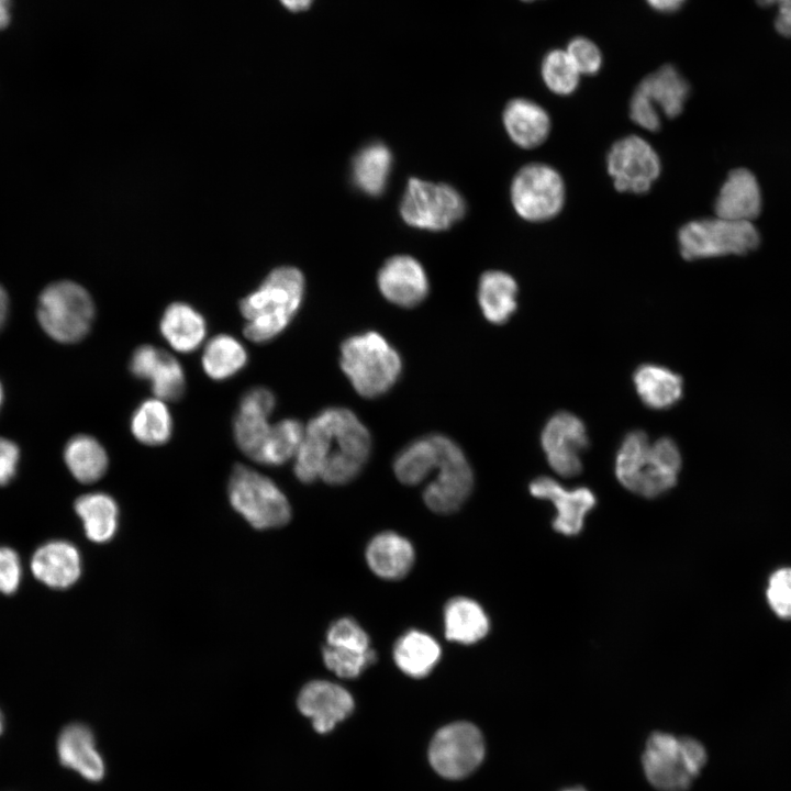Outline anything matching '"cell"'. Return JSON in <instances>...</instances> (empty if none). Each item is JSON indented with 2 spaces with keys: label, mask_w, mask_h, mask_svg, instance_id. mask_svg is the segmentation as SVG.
Returning <instances> with one entry per match:
<instances>
[{
  "label": "cell",
  "mask_w": 791,
  "mask_h": 791,
  "mask_svg": "<svg viewBox=\"0 0 791 791\" xmlns=\"http://www.w3.org/2000/svg\"><path fill=\"white\" fill-rule=\"evenodd\" d=\"M370 447L368 430L352 411L325 409L304 427L294 457V475L304 483L316 479L330 484L347 483L360 472Z\"/></svg>",
  "instance_id": "obj_1"
},
{
  "label": "cell",
  "mask_w": 791,
  "mask_h": 791,
  "mask_svg": "<svg viewBox=\"0 0 791 791\" xmlns=\"http://www.w3.org/2000/svg\"><path fill=\"white\" fill-rule=\"evenodd\" d=\"M304 277L292 266L272 269L260 286L243 298L244 335L254 343L278 336L297 314L304 296Z\"/></svg>",
  "instance_id": "obj_2"
},
{
  "label": "cell",
  "mask_w": 791,
  "mask_h": 791,
  "mask_svg": "<svg viewBox=\"0 0 791 791\" xmlns=\"http://www.w3.org/2000/svg\"><path fill=\"white\" fill-rule=\"evenodd\" d=\"M708 759L705 747L695 738L654 732L642 756L649 783L659 791H686Z\"/></svg>",
  "instance_id": "obj_3"
},
{
  "label": "cell",
  "mask_w": 791,
  "mask_h": 791,
  "mask_svg": "<svg viewBox=\"0 0 791 791\" xmlns=\"http://www.w3.org/2000/svg\"><path fill=\"white\" fill-rule=\"evenodd\" d=\"M339 363L356 392L365 398L386 393L396 383L402 368L398 352L375 332L344 341Z\"/></svg>",
  "instance_id": "obj_4"
},
{
  "label": "cell",
  "mask_w": 791,
  "mask_h": 791,
  "mask_svg": "<svg viewBox=\"0 0 791 791\" xmlns=\"http://www.w3.org/2000/svg\"><path fill=\"white\" fill-rule=\"evenodd\" d=\"M36 314L48 336L59 343L73 344L89 333L94 319V303L79 283L59 280L43 289Z\"/></svg>",
  "instance_id": "obj_5"
},
{
  "label": "cell",
  "mask_w": 791,
  "mask_h": 791,
  "mask_svg": "<svg viewBox=\"0 0 791 791\" xmlns=\"http://www.w3.org/2000/svg\"><path fill=\"white\" fill-rule=\"evenodd\" d=\"M227 493L234 510L257 530L280 527L291 517L288 499L278 486L244 465L234 466Z\"/></svg>",
  "instance_id": "obj_6"
},
{
  "label": "cell",
  "mask_w": 791,
  "mask_h": 791,
  "mask_svg": "<svg viewBox=\"0 0 791 791\" xmlns=\"http://www.w3.org/2000/svg\"><path fill=\"white\" fill-rule=\"evenodd\" d=\"M759 241L751 222L718 216L690 221L678 232L679 250L687 260L745 255L756 249Z\"/></svg>",
  "instance_id": "obj_7"
},
{
  "label": "cell",
  "mask_w": 791,
  "mask_h": 791,
  "mask_svg": "<svg viewBox=\"0 0 791 791\" xmlns=\"http://www.w3.org/2000/svg\"><path fill=\"white\" fill-rule=\"evenodd\" d=\"M465 212L466 202L455 188L419 178L409 179L400 203L406 224L428 231L448 230Z\"/></svg>",
  "instance_id": "obj_8"
},
{
  "label": "cell",
  "mask_w": 791,
  "mask_h": 791,
  "mask_svg": "<svg viewBox=\"0 0 791 791\" xmlns=\"http://www.w3.org/2000/svg\"><path fill=\"white\" fill-rule=\"evenodd\" d=\"M486 744L479 728L469 722L441 727L428 747V760L436 773L447 780H461L483 761Z\"/></svg>",
  "instance_id": "obj_9"
},
{
  "label": "cell",
  "mask_w": 791,
  "mask_h": 791,
  "mask_svg": "<svg viewBox=\"0 0 791 791\" xmlns=\"http://www.w3.org/2000/svg\"><path fill=\"white\" fill-rule=\"evenodd\" d=\"M511 201L516 213L531 222L555 218L565 203V185L553 167L533 163L522 167L511 183Z\"/></svg>",
  "instance_id": "obj_10"
},
{
  "label": "cell",
  "mask_w": 791,
  "mask_h": 791,
  "mask_svg": "<svg viewBox=\"0 0 791 791\" xmlns=\"http://www.w3.org/2000/svg\"><path fill=\"white\" fill-rule=\"evenodd\" d=\"M438 461L436 478L426 486L423 499L428 509L448 514L457 511L471 493L474 474L460 447L437 434Z\"/></svg>",
  "instance_id": "obj_11"
},
{
  "label": "cell",
  "mask_w": 791,
  "mask_h": 791,
  "mask_svg": "<svg viewBox=\"0 0 791 791\" xmlns=\"http://www.w3.org/2000/svg\"><path fill=\"white\" fill-rule=\"evenodd\" d=\"M608 172L617 191L642 194L660 175V159L651 145L637 135L616 141L606 157Z\"/></svg>",
  "instance_id": "obj_12"
},
{
  "label": "cell",
  "mask_w": 791,
  "mask_h": 791,
  "mask_svg": "<svg viewBox=\"0 0 791 791\" xmlns=\"http://www.w3.org/2000/svg\"><path fill=\"white\" fill-rule=\"evenodd\" d=\"M542 448L550 468L569 478L581 472V454L589 446L583 422L569 412L554 414L545 424L541 435Z\"/></svg>",
  "instance_id": "obj_13"
},
{
  "label": "cell",
  "mask_w": 791,
  "mask_h": 791,
  "mask_svg": "<svg viewBox=\"0 0 791 791\" xmlns=\"http://www.w3.org/2000/svg\"><path fill=\"white\" fill-rule=\"evenodd\" d=\"M129 369L151 382L152 391L163 401H177L185 392L186 378L180 363L168 352L144 344L132 353Z\"/></svg>",
  "instance_id": "obj_14"
},
{
  "label": "cell",
  "mask_w": 791,
  "mask_h": 791,
  "mask_svg": "<svg viewBox=\"0 0 791 791\" xmlns=\"http://www.w3.org/2000/svg\"><path fill=\"white\" fill-rule=\"evenodd\" d=\"M275 405L274 393L265 387L250 388L239 399L233 420V435L237 447L253 460L270 431L268 417Z\"/></svg>",
  "instance_id": "obj_15"
},
{
  "label": "cell",
  "mask_w": 791,
  "mask_h": 791,
  "mask_svg": "<svg viewBox=\"0 0 791 791\" xmlns=\"http://www.w3.org/2000/svg\"><path fill=\"white\" fill-rule=\"evenodd\" d=\"M297 704L320 734L334 729L354 710L352 694L343 687L325 680L307 683L298 695Z\"/></svg>",
  "instance_id": "obj_16"
},
{
  "label": "cell",
  "mask_w": 791,
  "mask_h": 791,
  "mask_svg": "<svg viewBox=\"0 0 791 791\" xmlns=\"http://www.w3.org/2000/svg\"><path fill=\"white\" fill-rule=\"evenodd\" d=\"M530 492L537 499L549 500L557 510L554 528L564 535H576L587 513L595 505V497L584 487L567 490L549 477H537L530 483Z\"/></svg>",
  "instance_id": "obj_17"
},
{
  "label": "cell",
  "mask_w": 791,
  "mask_h": 791,
  "mask_svg": "<svg viewBox=\"0 0 791 791\" xmlns=\"http://www.w3.org/2000/svg\"><path fill=\"white\" fill-rule=\"evenodd\" d=\"M378 287L390 302L413 308L421 303L428 292V280L422 265L408 255L389 258L378 272Z\"/></svg>",
  "instance_id": "obj_18"
},
{
  "label": "cell",
  "mask_w": 791,
  "mask_h": 791,
  "mask_svg": "<svg viewBox=\"0 0 791 791\" xmlns=\"http://www.w3.org/2000/svg\"><path fill=\"white\" fill-rule=\"evenodd\" d=\"M31 571L49 588H69L77 582L81 573L80 554L69 542H47L34 552Z\"/></svg>",
  "instance_id": "obj_19"
},
{
  "label": "cell",
  "mask_w": 791,
  "mask_h": 791,
  "mask_svg": "<svg viewBox=\"0 0 791 791\" xmlns=\"http://www.w3.org/2000/svg\"><path fill=\"white\" fill-rule=\"evenodd\" d=\"M57 754L63 766L73 769L86 780L98 782L103 779L104 761L88 726L73 723L64 727L57 739Z\"/></svg>",
  "instance_id": "obj_20"
},
{
  "label": "cell",
  "mask_w": 791,
  "mask_h": 791,
  "mask_svg": "<svg viewBox=\"0 0 791 791\" xmlns=\"http://www.w3.org/2000/svg\"><path fill=\"white\" fill-rule=\"evenodd\" d=\"M681 463L676 442L670 437L658 438L651 443L649 458L632 492L648 499L661 495L677 483Z\"/></svg>",
  "instance_id": "obj_21"
},
{
  "label": "cell",
  "mask_w": 791,
  "mask_h": 791,
  "mask_svg": "<svg viewBox=\"0 0 791 791\" xmlns=\"http://www.w3.org/2000/svg\"><path fill=\"white\" fill-rule=\"evenodd\" d=\"M718 218L751 222L761 210L760 188L756 177L745 168L732 170L714 203Z\"/></svg>",
  "instance_id": "obj_22"
},
{
  "label": "cell",
  "mask_w": 791,
  "mask_h": 791,
  "mask_svg": "<svg viewBox=\"0 0 791 791\" xmlns=\"http://www.w3.org/2000/svg\"><path fill=\"white\" fill-rule=\"evenodd\" d=\"M503 125L510 138L520 147L531 149L543 144L550 132V119L536 102L516 98L503 111Z\"/></svg>",
  "instance_id": "obj_23"
},
{
  "label": "cell",
  "mask_w": 791,
  "mask_h": 791,
  "mask_svg": "<svg viewBox=\"0 0 791 791\" xmlns=\"http://www.w3.org/2000/svg\"><path fill=\"white\" fill-rule=\"evenodd\" d=\"M159 330L167 343L177 352L198 349L207 335L203 315L186 302L169 304L159 321Z\"/></svg>",
  "instance_id": "obj_24"
},
{
  "label": "cell",
  "mask_w": 791,
  "mask_h": 791,
  "mask_svg": "<svg viewBox=\"0 0 791 791\" xmlns=\"http://www.w3.org/2000/svg\"><path fill=\"white\" fill-rule=\"evenodd\" d=\"M366 559L377 576L397 580L410 571L414 562V549L406 538L393 532H385L370 541Z\"/></svg>",
  "instance_id": "obj_25"
},
{
  "label": "cell",
  "mask_w": 791,
  "mask_h": 791,
  "mask_svg": "<svg viewBox=\"0 0 791 791\" xmlns=\"http://www.w3.org/2000/svg\"><path fill=\"white\" fill-rule=\"evenodd\" d=\"M633 382L643 403L654 410L669 409L683 394L682 378L655 364L640 365L633 375Z\"/></svg>",
  "instance_id": "obj_26"
},
{
  "label": "cell",
  "mask_w": 791,
  "mask_h": 791,
  "mask_svg": "<svg viewBox=\"0 0 791 791\" xmlns=\"http://www.w3.org/2000/svg\"><path fill=\"white\" fill-rule=\"evenodd\" d=\"M667 118L678 116L689 97L690 86L672 65L666 64L646 76L637 86Z\"/></svg>",
  "instance_id": "obj_27"
},
{
  "label": "cell",
  "mask_w": 791,
  "mask_h": 791,
  "mask_svg": "<svg viewBox=\"0 0 791 791\" xmlns=\"http://www.w3.org/2000/svg\"><path fill=\"white\" fill-rule=\"evenodd\" d=\"M517 285L514 278L500 270L482 274L478 286V301L483 316L493 324L505 323L516 310Z\"/></svg>",
  "instance_id": "obj_28"
},
{
  "label": "cell",
  "mask_w": 791,
  "mask_h": 791,
  "mask_svg": "<svg viewBox=\"0 0 791 791\" xmlns=\"http://www.w3.org/2000/svg\"><path fill=\"white\" fill-rule=\"evenodd\" d=\"M444 626L447 639L468 645L488 634L489 619L476 601L458 597L449 600L445 606Z\"/></svg>",
  "instance_id": "obj_29"
},
{
  "label": "cell",
  "mask_w": 791,
  "mask_h": 791,
  "mask_svg": "<svg viewBox=\"0 0 791 791\" xmlns=\"http://www.w3.org/2000/svg\"><path fill=\"white\" fill-rule=\"evenodd\" d=\"M75 511L91 542L105 543L115 535L119 508L111 495L103 492L80 495L75 502Z\"/></svg>",
  "instance_id": "obj_30"
},
{
  "label": "cell",
  "mask_w": 791,
  "mask_h": 791,
  "mask_svg": "<svg viewBox=\"0 0 791 791\" xmlns=\"http://www.w3.org/2000/svg\"><path fill=\"white\" fill-rule=\"evenodd\" d=\"M391 167L390 149L381 142H372L355 155L352 180L361 192L377 197L386 189Z\"/></svg>",
  "instance_id": "obj_31"
},
{
  "label": "cell",
  "mask_w": 791,
  "mask_h": 791,
  "mask_svg": "<svg viewBox=\"0 0 791 791\" xmlns=\"http://www.w3.org/2000/svg\"><path fill=\"white\" fill-rule=\"evenodd\" d=\"M441 657V647L430 635L412 630L396 643L393 658L397 666L412 678L427 676Z\"/></svg>",
  "instance_id": "obj_32"
},
{
  "label": "cell",
  "mask_w": 791,
  "mask_h": 791,
  "mask_svg": "<svg viewBox=\"0 0 791 791\" xmlns=\"http://www.w3.org/2000/svg\"><path fill=\"white\" fill-rule=\"evenodd\" d=\"M64 460L70 474L82 483L98 481L109 465L104 447L97 438L86 434H78L67 442Z\"/></svg>",
  "instance_id": "obj_33"
},
{
  "label": "cell",
  "mask_w": 791,
  "mask_h": 791,
  "mask_svg": "<svg viewBox=\"0 0 791 791\" xmlns=\"http://www.w3.org/2000/svg\"><path fill=\"white\" fill-rule=\"evenodd\" d=\"M248 355L244 345L234 336L219 334L204 346L202 367L209 378L222 381L242 370L247 364Z\"/></svg>",
  "instance_id": "obj_34"
},
{
  "label": "cell",
  "mask_w": 791,
  "mask_h": 791,
  "mask_svg": "<svg viewBox=\"0 0 791 791\" xmlns=\"http://www.w3.org/2000/svg\"><path fill=\"white\" fill-rule=\"evenodd\" d=\"M438 461L437 434L413 441L396 457L393 469L397 478L404 484H417L423 481Z\"/></svg>",
  "instance_id": "obj_35"
},
{
  "label": "cell",
  "mask_w": 791,
  "mask_h": 791,
  "mask_svg": "<svg viewBox=\"0 0 791 791\" xmlns=\"http://www.w3.org/2000/svg\"><path fill=\"white\" fill-rule=\"evenodd\" d=\"M131 432L144 445L167 443L172 433V419L165 401L156 398L140 403L131 417Z\"/></svg>",
  "instance_id": "obj_36"
},
{
  "label": "cell",
  "mask_w": 791,
  "mask_h": 791,
  "mask_svg": "<svg viewBox=\"0 0 791 791\" xmlns=\"http://www.w3.org/2000/svg\"><path fill=\"white\" fill-rule=\"evenodd\" d=\"M304 435V426L294 419H286L271 425L255 459L267 466H279L296 457Z\"/></svg>",
  "instance_id": "obj_37"
},
{
  "label": "cell",
  "mask_w": 791,
  "mask_h": 791,
  "mask_svg": "<svg viewBox=\"0 0 791 791\" xmlns=\"http://www.w3.org/2000/svg\"><path fill=\"white\" fill-rule=\"evenodd\" d=\"M651 442L643 431H632L622 441L615 458V476L632 492L635 481L648 460Z\"/></svg>",
  "instance_id": "obj_38"
},
{
  "label": "cell",
  "mask_w": 791,
  "mask_h": 791,
  "mask_svg": "<svg viewBox=\"0 0 791 791\" xmlns=\"http://www.w3.org/2000/svg\"><path fill=\"white\" fill-rule=\"evenodd\" d=\"M541 74L546 87L556 94L568 96L578 88L580 73L566 51L548 52L542 62Z\"/></svg>",
  "instance_id": "obj_39"
},
{
  "label": "cell",
  "mask_w": 791,
  "mask_h": 791,
  "mask_svg": "<svg viewBox=\"0 0 791 791\" xmlns=\"http://www.w3.org/2000/svg\"><path fill=\"white\" fill-rule=\"evenodd\" d=\"M322 653L326 667L343 678L358 677L376 660V654L372 649L357 651L326 644Z\"/></svg>",
  "instance_id": "obj_40"
},
{
  "label": "cell",
  "mask_w": 791,
  "mask_h": 791,
  "mask_svg": "<svg viewBox=\"0 0 791 791\" xmlns=\"http://www.w3.org/2000/svg\"><path fill=\"white\" fill-rule=\"evenodd\" d=\"M767 602L782 620H791V567L775 570L766 588Z\"/></svg>",
  "instance_id": "obj_41"
},
{
  "label": "cell",
  "mask_w": 791,
  "mask_h": 791,
  "mask_svg": "<svg viewBox=\"0 0 791 791\" xmlns=\"http://www.w3.org/2000/svg\"><path fill=\"white\" fill-rule=\"evenodd\" d=\"M327 645L366 651L370 649L369 637L360 625L349 617L334 622L327 631Z\"/></svg>",
  "instance_id": "obj_42"
},
{
  "label": "cell",
  "mask_w": 791,
  "mask_h": 791,
  "mask_svg": "<svg viewBox=\"0 0 791 791\" xmlns=\"http://www.w3.org/2000/svg\"><path fill=\"white\" fill-rule=\"evenodd\" d=\"M580 75H594L602 66V54L589 38H572L565 49Z\"/></svg>",
  "instance_id": "obj_43"
},
{
  "label": "cell",
  "mask_w": 791,
  "mask_h": 791,
  "mask_svg": "<svg viewBox=\"0 0 791 791\" xmlns=\"http://www.w3.org/2000/svg\"><path fill=\"white\" fill-rule=\"evenodd\" d=\"M630 118L638 126L656 132L660 127V115L646 93L636 87L630 102Z\"/></svg>",
  "instance_id": "obj_44"
},
{
  "label": "cell",
  "mask_w": 791,
  "mask_h": 791,
  "mask_svg": "<svg viewBox=\"0 0 791 791\" xmlns=\"http://www.w3.org/2000/svg\"><path fill=\"white\" fill-rule=\"evenodd\" d=\"M22 567L19 555L10 547L0 546V592L11 594L19 588Z\"/></svg>",
  "instance_id": "obj_45"
},
{
  "label": "cell",
  "mask_w": 791,
  "mask_h": 791,
  "mask_svg": "<svg viewBox=\"0 0 791 791\" xmlns=\"http://www.w3.org/2000/svg\"><path fill=\"white\" fill-rule=\"evenodd\" d=\"M20 449L11 439L0 437V486L8 484L15 476Z\"/></svg>",
  "instance_id": "obj_46"
},
{
  "label": "cell",
  "mask_w": 791,
  "mask_h": 791,
  "mask_svg": "<svg viewBox=\"0 0 791 791\" xmlns=\"http://www.w3.org/2000/svg\"><path fill=\"white\" fill-rule=\"evenodd\" d=\"M762 8L777 7L775 18L776 31L786 37H791V0H756Z\"/></svg>",
  "instance_id": "obj_47"
},
{
  "label": "cell",
  "mask_w": 791,
  "mask_h": 791,
  "mask_svg": "<svg viewBox=\"0 0 791 791\" xmlns=\"http://www.w3.org/2000/svg\"><path fill=\"white\" fill-rule=\"evenodd\" d=\"M646 2L659 12H673L680 9L686 0H646Z\"/></svg>",
  "instance_id": "obj_48"
},
{
  "label": "cell",
  "mask_w": 791,
  "mask_h": 791,
  "mask_svg": "<svg viewBox=\"0 0 791 791\" xmlns=\"http://www.w3.org/2000/svg\"><path fill=\"white\" fill-rule=\"evenodd\" d=\"M9 314V297L5 289L0 285V331L4 326Z\"/></svg>",
  "instance_id": "obj_49"
},
{
  "label": "cell",
  "mask_w": 791,
  "mask_h": 791,
  "mask_svg": "<svg viewBox=\"0 0 791 791\" xmlns=\"http://www.w3.org/2000/svg\"><path fill=\"white\" fill-rule=\"evenodd\" d=\"M314 0H280V2L290 11L299 12L307 10Z\"/></svg>",
  "instance_id": "obj_50"
},
{
  "label": "cell",
  "mask_w": 791,
  "mask_h": 791,
  "mask_svg": "<svg viewBox=\"0 0 791 791\" xmlns=\"http://www.w3.org/2000/svg\"><path fill=\"white\" fill-rule=\"evenodd\" d=\"M10 0H0V30L5 27L10 21Z\"/></svg>",
  "instance_id": "obj_51"
},
{
  "label": "cell",
  "mask_w": 791,
  "mask_h": 791,
  "mask_svg": "<svg viewBox=\"0 0 791 791\" xmlns=\"http://www.w3.org/2000/svg\"><path fill=\"white\" fill-rule=\"evenodd\" d=\"M560 791H587V790L583 789L582 787H569V788H565Z\"/></svg>",
  "instance_id": "obj_52"
},
{
  "label": "cell",
  "mask_w": 791,
  "mask_h": 791,
  "mask_svg": "<svg viewBox=\"0 0 791 791\" xmlns=\"http://www.w3.org/2000/svg\"><path fill=\"white\" fill-rule=\"evenodd\" d=\"M2 731H3V717H2V714L0 711V734L2 733Z\"/></svg>",
  "instance_id": "obj_53"
},
{
  "label": "cell",
  "mask_w": 791,
  "mask_h": 791,
  "mask_svg": "<svg viewBox=\"0 0 791 791\" xmlns=\"http://www.w3.org/2000/svg\"><path fill=\"white\" fill-rule=\"evenodd\" d=\"M2 400H3V389H2V386H1V383H0V408H1V404H2Z\"/></svg>",
  "instance_id": "obj_54"
},
{
  "label": "cell",
  "mask_w": 791,
  "mask_h": 791,
  "mask_svg": "<svg viewBox=\"0 0 791 791\" xmlns=\"http://www.w3.org/2000/svg\"><path fill=\"white\" fill-rule=\"evenodd\" d=\"M523 1L530 2V1H535V0H523Z\"/></svg>",
  "instance_id": "obj_55"
}]
</instances>
